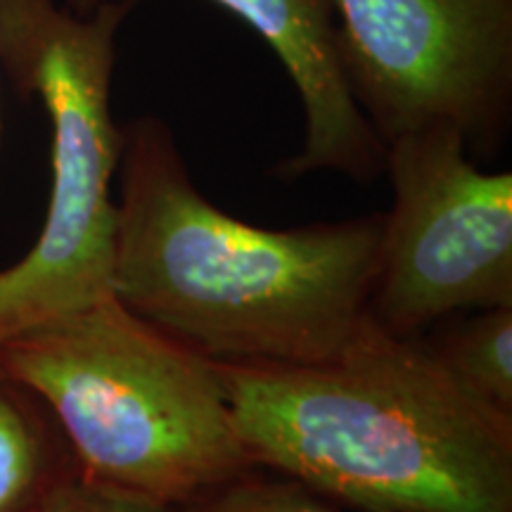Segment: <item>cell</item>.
I'll return each mask as SVG.
<instances>
[{"instance_id":"1","label":"cell","mask_w":512,"mask_h":512,"mask_svg":"<svg viewBox=\"0 0 512 512\" xmlns=\"http://www.w3.org/2000/svg\"><path fill=\"white\" fill-rule=\"evenodd\" d=\"M112 297L197 354L235 366L337 356L370 325L382 214L259 228L192 183L166 121L121 126Z\"/></svg>"},{"instance_id":"2","label":"cell","mask_w":512,"mask_h":512,"mask_svg":"<svg viewBox=\"0 0 512 512\" xmlns=\"http://www.w3.org/2000/svg\"><path fill=\"white\" fill-rule=\"evenodd\" d=\"M256 467L356 512H512V415L373 323L302 366L216 363Z\"/></svg>"},{"instance_id":"3","label":"cell","mask_w":512,"mask_h":512,"mask_svg":"<svg viewBox=\"0 0 512 512\" xmlns=\"http://www.w3.org/2000/svg\"><path fill=\"white\" fill-rule=\"evenodd\" d=\"M0 368L46 403L93 482L178 510L256 467L216 363L112 294L3 339Z\"/></svg>"},{"instance_id":"4","label":"cell","mask_w":512,"mask_h":512,"mask_svg":"<svg viewBox=\"0 0 512 512\" xmlns=\"http://www.w3.org/2000/svg\"><path fill=\"white\" fill-rule=\"evenodd\" d=\"M138 0L88 15L60 0H0V67L50 121L46 221L0 271V342L112 294L121 126L112 114L117 36Z\"/></svg>"},{"instance_id":"5","label":"cell","mask_w":512,"mask_h":512,"mask_svg":"<svg viewBox=\"0 0 512 512\" xmlns=\"http://www.w3.org/2000/svg\"><path fill=\"white\" fill-rule=\"evenodd\" d=\"M394 202L382 214L368 316L422 337L458 313L512 306V174H489L453 128L387 145Z\"/></svg>"},{"instance_id":"6","label":"cell","mask_w":512,"mask_h":512,"mask_svg":"<svg viewBox=\"0 0 512 512\" xmlns=\"http://www.w3.org/2000/svg\"><path fill=\"white\" fill-rule=\"evenodd\" d=\"M351 95L387 147L453 128L472 159L512 121V0H330Z\"/></svg>"},{"instance_id":"7","label":"cell","mask_w":512,"mask_h":512,"mask_svg":"<svg viewBox=\"0 0 512 512\" xmlns=\"http://www.w3.org/2000/svg\"><path fill=\"white\" fill-rule=\"evenodd\" d=\"M102 0H64L88 15ZM143 3V0H138ZM252 27L285 64L306 114L304 147L275 169L280 178L335 171L358 183L384 174L387 147L351 95L339 62L337 17L330 0H214Z\"/></svg>"},{"instance_id":"8","label":"cell","mask_w":512,"mask_h":512,"mask_svg":"<svg viewBox=\"0 0 512 512\" xmlns=\"http://www.w3.org/2000/svg\"><path fill=\"white\" fill-rule=\"evenodd\" d=\"M79 465L55 415L0 368V512H34Z\"/></svg>"},{"instance_id":"9","label":"cell","mask_w":512,"mask_h":512,"mask_svg":"<svg viewBox=\"0 0 512 512\" xmlns=\"http://www.w3.org/2000/svg\"><path fill=\"white\" fill-rule=\"evenodd\" d=\"M420 339L470 392L512 415V306L458 313Z\"/></svg>"},{"instance_id":"10","label":"cell","mask_w":512,"mask_h":512,"mask_svg":"<svg viewBox=\"0 0 512 512\" xmlns=\"http://www.w3.org/2000/svg\"><path fill=\"white\" fill-rule=\"evenodd\" d=\"M176 512H347V508L297 479L254 467Z\"/></svg>"},{"instance_id":"11","label":"cell","mask_w":512,"mask_h":512,"mask_svg":"<svg viewBox=\"0 0 512 512\" xmlns=\"http://www.w3.org/2000/svg\"><path fill=\"white\" fill-rule=\"evenodd\" d=\"M34 512H176V508L93 482L79 472L57 486Z\"/></svg>"}]
</instances>
